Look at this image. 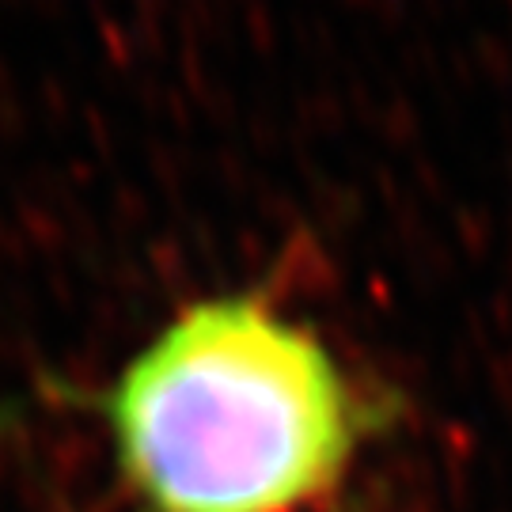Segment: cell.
<instances>
[{
    "instance_id": "1",
    "label": "cell",
    "mask_w": 512,
    "mask_h": 512,
    "mask_svg": "<svg viewBox=\"0 0 512 512\" xmlns=\"http://www.w3.org/2000/svg\"><path fill=\"white\" fill-rule=\"evenodd\" d=\"M122 475L152 512H296L357 444L327 346L258 296L190 304L110 391Z\"/></svg>"
}]
</instances>
